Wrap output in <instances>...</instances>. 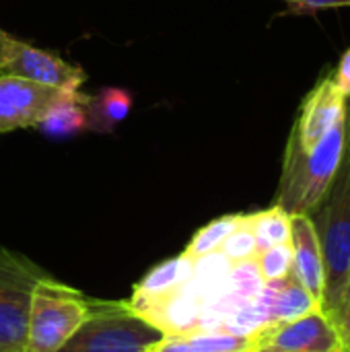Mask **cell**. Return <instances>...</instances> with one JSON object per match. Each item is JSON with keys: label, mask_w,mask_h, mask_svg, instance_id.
I'll list each match as a JSON object with an SVG mask.
<instances>
[{"label": "cell", "mask_w": 350, "mask_h": 352, "mask_svg": "<svg viewBox=\"0 0 350 352\" xmlns=\"http://www.w3.org/2000/svg\"><path fill=\"white\" fill-rule=\"evenodd\" d=\"M347 151V122L328 132L316 146L287 144L274 204L287 214L311 217L326 198Z\"/></svg>", "instance_id": "cell-1"}, {"label": "cell", "mask_w": 350, "mask_h": 352, "mask_svg": "<svg viewBox=\"0 0 350 352\" xmlns=\"http://www.w3.org/2000/svg\"><path fill=\"white\" fill-rule=\"evenodd\" d=\"M311 221L318 231L326 266V295L322 309L332 320L350 283V99L347 113V151L338 173L326 198L311 214Z\"/></svg>", "instance_id": "cell-2"}, {"label": "cell", "mask_w": 350, "mask_h": 352, "mask_svg": "<svg viewBox=\"0 0 350 352\" xmlns=\"http://www.w3.org/2000/svg\"><path fill=\"white\" fill-rule=\"evenodd\" d=\"M91 297L43 274L31 293L25 352H58L85 322Z\"/></svg>", "instance_id": "cell-3"}, {"label": "cell", "mask_w": 350, "mask_h": 352, "mask_svg": "<svg viewBox=\"0 0 350 352\" xmlns=\"http://www.w3.org/2000/svg\"><path fill=\"white\" fill-rule=\"evenodd\" d=\"M161 336L130 303L91 299L85 322L58 352H146Z\"/></svg>", "instance_id": "cell-4"}, {"label": "cell", "mask_w": 350, "mask_h": 352, "mask_svg": "<svg viewBox=\"0 0 350 352\" xmlns=\"http://www.w3.org/2000/svg\"><path fill=\"white\" fill-rule=\"evenodd\" d=\"M43 274L27 256L0 245V352H25L31 293Z\"/></svg>", "instance_id": "cell-5"}, {"label": "cell", "mask_w": 350, "mask_h": 352, "mask_svg": "<svg viewBox=\"0 0 350 352\" xmlns=\"http://www.w3.org/2000/svg\"><path fill=\"white\" fill-rule=\"evenodd\" d=\"M250 338L254 352L262 349L281 352H344L338 330L324 309L291 322L268 324Z\"/></svg>", "instance_id": "cell-6"}, {"label": "cell", "mask_w": 350, "mask_h": 352, "mask_svg": "<svg viewBox=\"0 0 350 352\" xmlns=\"http://www.w3.org/2000/svg\"><path fill=\"white\" fill-rule=\"evenodd\" d=\"M347 113L349 97L336 87L332 74L320 78L303 97L287 144L297 148L316 146L328 132L347 122Z\"/></svg>", "instance_id": "cell-7"}, {"label": "cell", "mask_w": 350, "mask_h": 352, "mask_svg": "<svg viewBox=\"0 0 350 352\" xmlns=\"http://www.w3.org/2000/svg\"><path fill=\"white\" fill-rule=\"evenodd\" d=\"M4 74H12L31 82H37L47 89H56L62 93L80 91L87 74L83 68L62 60L60 56L35 47L27 41L14 39L10 41L6 60L2 70Z\"/></svg>", "instance_id": "cell-8"}, {"label": "cell", "mask_w": 350, "mask_h": 352, "mask_svg": "<svg viewBox=\"0 0 350 352\" xmlns=\"http://www.w3.org/2000/svg\"><path fill=\"white\" fill-rule=\"evenodd\" d=\"M62 91L0 72V134L17 128H37Z\"/></svg>", "instance_id": "cell-9"}, {"label": "cell", "mask_w": 350, "mask_h": 352, "mask_svg": "<svg viewBox=\"0 0 350 352\" xmlns=\"http://www.w3.org/2000/svg\"><path fill=\"white\" fill-rule=\"evenodd\" d=\"M291 245H293L291 274L322 307L326 295V266H324V254L311 217L307 214L293 217Z\"/></svg>", "instance_id": "cell-10"}, {"label": "cell", "mask_w": 350, "mask_h": 352, "mask_svg": "<svg viewBox=\"0 0 350 352\" xmlns=\"http://www.w3.org/2000/svg\"><path fill=\"white\" fill-rule=\"evenodd\" d=\"M194 262L190 256H186L184 252L163 264H159L157 268H153L136 287L132 293V299L128 301L130 307L138 314L144 307L173 295L175 291L184 289L192 276H194Z\"/></svg>", "instance_id": "cell-11"}, {"label": "cell", "mask_w": 350, "mask_h": 352, "mask_svg": "<svg viewBox=\"0 0 350 352\" xmlns=\"http://www.w3.org/2000/svg\"><path fill=\"white\" fill-rule=\"evenodd\" d=\"M146 352H254V344L250 336L196 330L186 334H165L155 340Z\"/></svg>", "instance_id": "cell-12"}, {"label": "cell", "mask_w": 350, "mask_h": 352, "mask_svg": "<svg viewBox=\"0 0 350 352\" xmlns=\"http://www.w3.org/2000/svg\"><path fill=\"white\" fill-rule=\"evenodd\" d=\"M132 109V95L120 87H103L95 95H85L87 130L109 134Z\"/></svg>", "instance_id": "cell-13"}, {"label": "cell", "mask_w": 350, "mask_h": 352, "mask_svg": "<svg viewBox=\"0 0 350 352\" xmlns=\"http://www.w3.org/2000/svg\"><path fill=\"white\" fill-rule=\"evenodd\" d=\"M37 130L47 136H72L87 130L85 95L80 91L62 93L43 113Z\"/></svg>", "instance_id": "cell-14"}, {"label": "cell", "mask_w": 350, "mask_h": 352, "mask_svg": "<svg viewBox=\"0 0 350 352\" xmlns=\"http://www.w3.org/2000/svg\"><path fill=\"white\" fill-rule=\"evenodd\" d=\"M248 221H250V227H252L256 243H258V254L268 250V248H274V245L291 243L293 217L287 214L276 204H272L266 210L250 212Z\"/></svg>", "instance_id": "cell-15"}, {"label": "cell", "mask_w": 350, "mask_h": 352, "mask_svg": "<svg viewBox=\"0 0 350 352\" xmlns=\"http://www.w3.org/2000/svg\"><path fill=\"white\" fill-rule=\"evenodd\" d=\"M241 221H243V214H225V217L210 221L208 225H204L202 229H198L194 233V237L190 239L184 254L190 256L192 260H198L202 256L219 252L223 241L239 227Z\"/></svg>", "instance_id": "cell-16"}, {"label": "cell", "mask_w": 350, "mask_h": 352, "mask_svg": "<svg viewBox=\"0 0 350 352\" xmlns=\"http://www.w3.org/2000/svg\"><path fill=\"white\" fill-rule=\"evenodd\" d=\"M219 252H221L231 264L256 260V256H258V243H256L254 231H252V227H250L248 214H243V221H241L239 227L223 241V245H221Z\"/></svg>", "instance_id": "cell-17"}, {"label": "cell", "mask_w": 350, "mask_h": 352, "mask_svg": "<svg viewBox=\"0 0 350 352\" xmlns=\"http://www.w3.org/2000/svg\"><path fill=\"white\" fill-rule=\"evenodd\" d=\"M256 264L266 283L281 280V278L289 276L293 270V245L283 243V245L268 248L256 256Z\"/></svg>", "instance_id": "cell-18"}, {"label": "cell", "mask_w": 350, "mask_h": 352, "mask_svg": "<svg viewBox=\"0 0 350 352\" xmlns=\"http://www.w3.org/2000/svg\"><path fill=\"white\" fill-rule=\"evenodd\" d=\"M287 6V12L291 14H314L318 10L326 8H344L350 6V0H281Z\"/></svg>", "instance_id": "cell-19"}, {"label": "cell", "mask_w": 350, "mask_h": 352, "mask_svg": "<svg viewBox=\"0 0 350 352\" xmlns=\"http://www.w3.org/2000/svg\"><path fill=\"white\" fill-rule=\"evenodd\" d=\"M332 322H334V326L338 330L342 351L350 352V283L347 291H344V297H342L336 314L332 316Z\"/></svg>", "instance_id": "cell-20"}, {"label": "cell", "mask_w": 350, "mask_h": 352, "mask_svg": "<svg viewBox=\"0 0 350 352\" xmlns=\"http://www.w3.org/2000/svg\"><path fill=\"white\" fill-rule=\"evenodd\" d=\"M332 78H334L336 87L350 99V47L342 54L336 70L332 72Z\"/></svg>", "instance_id": "cell-21"}, {"label": "cell", "mask_w": 350, "mask_h": 352, "mask_svg": "<svg viewBox=\"0 0 350 352\" xmlns=\"http://www.w3.org/2000/svg\"><path fill=\"white\" fill-rule=\"evenodd\" d=\"M10 41H12V37H10L6 31H2V29H0V70H2V66H4V60H6V54H8Z\"/></svg>", "instance_id": "cell-22"}, {"label": "cell", "mask_w": 350, "mask_h": 352, "mask_svg": "<svg viewBox=\"0 0 350 352\" xmlns=\"http://www.w3.org/2000/svg\"><path fill=\"white\" fill-rule=\"evenodd\" d=\"M256 352H281V351H270V349H262V351H256Z\"/></svg>", "instance_id": "cell-23"}]
</instances>
